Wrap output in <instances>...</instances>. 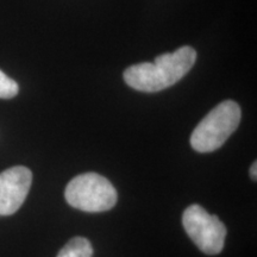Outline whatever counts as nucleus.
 <instances>
[{
    "instance_id": "1",
    "label": "nucleus",
    "mask_w": 257,
    "mask_h": 257,
    "mask_svg": "<svg viewBox=\"0 0 257 257\" xmlns=\"http://www.w3.org/2000/svg\"><path fill=\"white\" fill-rule=\"evenodd\" d=\"M197 51L192 47H181L174 53L157 56L154 62L128 67L124 72V80L136 91L160 92L180 81L194 66Z\"/></svg>"
},
{
    "instance_id": "2",
    "label": "nucleus",
    "mask_w": 257,
    "mask_h": 257,
    "mask_svg": "<svg viewBox=\"0 0 257 257\" xmlns=\"http://www.w3.org/2000/svg\"><path fill=\"white\" fill-rule=\"evenodd\" d=\"M242 112L237 102L225 100L210 111L195 126L191 146L198 153H212L219 149L238 127Z\"/></svg>"
},
{
    "instance_id": "3",
    "label": "nucleus",
    "mask_w": 257,
    "mask_h": 257,
    "mask_svg": "<svg viewBox=\"0 0 257 257\" xmlns=\"http://www.w3.org/2000/svg\"><path fill=\"white\" fill-rule=\"evenodd\" d=\"M64 198L70 206L83 212H104L111 210L118 195L113 185L96 173L80 174L69 181Z\"/></svg>"
},
{
    "instance_id": "4",
    "label": "nucleus",
    "mask_w": 257,
    "mask_h": 257,
    "mask_svg": "<svg viewBox=\"0 0 257 257\" xmlns=\"http://www.w3.org/2000/svg\"><path fill=\"white\" fill-rule=\"evenodd\" d=\"M182 225L192 242L206 255H218L224 249L226 227L219 218L212 216L200 205L186 208Z\"/></svg>"
},
{
    "instance_id": "5",
    "label": "nucleus",
    "mask_w": 257,
    "mask_h": 257,
    "mask_svg": "<svg viewBox=\"0 0 257 257\" xmlns=\"http://www.w3.org/2000/svg\"><path fill=\"white\" fill-rule=\"evenodd\" d=\"M32 182L31 170L16 166L0 173V217L11 216L21 208Z\"/></svg>"
},
{
    "instance_id": "6",
    "label": "nucleus",
    "mask_w": 257,
    "mask_h": 257,
    "mask_svg": "<svg viewBox=\"0 0 257 257\" xmlns=\"http://www.w3.org/2000/svg\"><path fill=\"white\" fill-rule=\"evenodd\" d=\"M92 244L85 237H74L60 250L56 257H92Z\"/></svg>"
},
{
    "instance_id": "7",
    "label": "nucleus",
    "mask_w": 257,
    "mask_h": 257,
    "mask_svg": "<svg viewBox=\"0 0 257 257\" xmlns=\"http://www.w3.org/2000/svg\"><path fill=\"white\" fill-rule=\"evenodd\" d=\"M18 83L0 70V98L11 99L18 94Z\"/></svg>"
},
{
    "instance_id": "8",
    "label": "nucleus",
    "mask_w": 257,
    "mask_h": 257,
    "mask_svg": "<svg viewBox=\"0 0 257 257\" xmlns=\"http://www.w3.org/2000/svg\"><path fill=\"white\" fill-rule=\"evenodd\" d=\"M257 163L253 162L251 167H250V178H251L253 181H256L257 180Z\"/></svg>"
}]
</instances>
